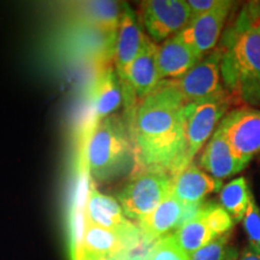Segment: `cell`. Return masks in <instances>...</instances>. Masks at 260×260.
<instances>
[{"label":"cell","instance_id":"6da1fadb","mask_svg":"<svg viewBox=\"0 0 260 260\" xmlns=\"http://www.w3.org/2000/svg\"><path fill=\"white\" fill-rule=\"evenodd\" d=\"M183 96L175 81H165L136 106L128 119L134 145V176L146 171L171 177L187 168Z\"/></svg>","mask_w":260,"mask_h":260},{"label":"cell","instance_id":"7a4b0ae2","mask_svg":"<svg viewBox=\"0 0 260 260\" xmlns=\"http://www.w3.org/2000/svg\"><path fill=\"white\" fill-rule=\"evenodd\" d=\"M224 87L260 104V2L243 6L220 41Z\"/></svg>","mask_w":260,"mask_h":260},{"label":"cell","instance_id":"3957f363","mask_svg":"<svg viewBox=\"0 0 260 260\" xmlns=\"http://www.w3.org/2000/svg\"><path fill=\"white\" fill-rule=\"evenodd\" d=\"M83 151L90 175L106 181L122 172L134 158V145L129 125L117 116L98 122L92 133L83 132Z\"/></svg>","mask_w":260,"mask_h":260},{"label":"cell","instance_id":"277c9868","mask_svg":"<svg viewBox=\"0 0 260 260\" xmlns=\"http://www.w3.org/2000/svg\"><path fill=\"white\" fill-rule=\"evenodd\" d=\"M172 190V177L165 172L146 171L134 176L118 194L125 217L141 222L164 201Z\"/></svg>","mask_w":260,"mask_h":260},{"label":"cell","instance_id":"5b68a950","mask_svg":"<svg viewBox=\"0 0 260 260\" xmlns=\"http://www.w3.org/2000/svg\"><path fill=\"white\" fill-rule=\"evenodd\" d=\"M229 100L226 95L206 102L186 104V161L191 164L195 155L211 139L226 115Z\"/></svg>","mask_w":260,"mask_h":260},{"label":"cell","instance_id":"8992f818","mask_svg":"<svg viewBox=\"0 0 260 260\" xmlns=\"http://www.w3.org/2000/svg\"><path fill=\"white\" fill-rule=\"evenodd\" d=\"M222 51L219 47L203 57L193 69L175 80L178 90L186 104L206 102L225 95L220 73Z\"/></svg>","mask_w":260,"mask_h":260},{"label":"cell","instance_id":"52a82bcc","mask_svg":"<svg viewBox=\"0 0 260 260\" xmlns=\"http://www.w3.org/2000/svg\"><path fill=\"white\" fill-rule=\"evenodd\" d=\"M218 128L243 165L260 153V110L241 107L228 112Z\"/></svg>","mask_w":260,"mask_h":260},{"label":"cell","instance_id":"ba28073f","mask_svg":"<svg viewBox=\"0 0 260 260\" xmlns=\"http://www.w3.org/2000/svg\"><path fill=\"white\" fill-rule=\"evenodd\" d=\"M141 19L149 37L161 42L180 34L189 24L191 14L184 0H149L142 4Z\"/></svg>","mask_w":260,"mask_h":260},{"label":"cell","instance_id":"9c48e42d","mask_svg":"<svg viewBox=\"0 0 260 260\" xmlns=\"http://www.w3.org/2000/svg\"><path fill=\"white\" fill-rule=\"evenodd\" d=\"M233 5V2L222 0L216 9L190 19L189 24L180 32V37L200 57H205L218 44Z\"/></svg>","mask_w":260,"mask_h":260},{"label":"cell","instance_id":"30bf717a","mask_svg":"<svg viewBox=\"0 0 260 260\" xmlns=\"http://www.w3.org/2000/svg\"><path fill=\"white\" fill-rule=\"evenodd\" d=\"M141 243L146 245L140 229L122 233L87 223L82 252L90 258L102 260L123 253L134 252Z\"/></svg>","mask_w":260,"mask_h":260},{"label":"cell","instance_id":"8fae6325","mask_svg":"<svg viewBox=\"0 0 260 260\" xmlns=\"http://www.w3.org/2000/svg\"><path fill=\"white\" fill-rule=\"evenodd\" d=\"M159 46L147 37L144 47L121 80L123 87H126L141 102L158 88L161 77L158 69Z\"/></svg>","mask_w":260,"mask_h":260},{"label":"cell","instance_id":"7c38bea8","mask_svg":"<svg viewBox=\"0 0 260 260\" xmlns=\"http://www.w3.org/2000/svg\"><path fill=\"white\" fill-rule=\"evenodd\" d=\"M147 35L144 34L133 10L123 4L121 21L117 31L113 63L119 79L125 76L126 71L144 47Z\"/></svg>","mask_w":260,"mask_h":260},{"label":"cell","instance_id":"4fadbf2b","mask_svg":"<svg viewBox=\"0 0 260 260\" xmlns=\"http://www.w3.org/2000/svg\"><path fill=\"white\" fill-rule=\"evenodd\" d=\"M89 102L95 123L111 116L124 104L121 80L110 64L98 69L89 90Z\"/></svg>","mask_w":260,"mask_h":260},{"label":"cell","instance_id":"5bb4252c","mask_svg":"<svg viewBox=\"0 0 260 260\" xmlns=\"http://www.w3.org/2000/svg\"><path fill=\"white\" fill-rule=\"evenodd\" d=\"M86 219L88 224L115 232L129 233L139 229L138 225L126 218L118 201L115 198L100 193L94 182L89 184Z\"/></svg>","mask_w":260,"mask_h":260},{"label":"cell","instance_id":"9a60e30c","mask_svg":"<svg viewBox=\"0 0 260 260\" xmlns=\"http://www.w3.org/2000/svg\"><path fill=\"white\" fill-rule=\"evenodd\" d=\"M222 188V181L216 180L191 162L172 177L171 194L183 206H197L203 205L207 195Z\"/></svg>","mask_w":260,"mask_h":260},{"label":"cell","instance_id":"2e32d148","mask_svg":"<svg viewBox=\"0 0 260 260\" xmlns=\"http://www.w3.org/2000/svg\"><path fill=\"white\" fill-rule=\"evenodd\" d=\"M200 165L205 172L219 181L237 175L246 168L237 159L232 146L219 128L213 133L204 148L200 157Z\"/></svg>","mask_w":260,"mask_h":260},{"label":"cell","instance_id":"e0dca14e","mask_svg":"<svg viewBox=\"0 0 260 260\" xmlns=\"http://www.w3.org/2000/svg\"><path fill=\"white\" fill-rule=\"evenodd\" d=\"M203 59L186 41L175 35L162 42L158 51V69L161 80H178Z\"/></svg>","mask_w":260,"mask_h":260},{"label":"cell","instance_id":"ac0fdd59","mask_svg":"<svg viewBox=\"0 0 260 260\" xmlns=\"http://www.w3.org/2000/svg\"><path fill=\"white\" fill-rule=\"evenodd\" d=\"M183 211V205L170 194L148 217L139 222L138 226L146 245H153L172 229H178Z\"/></svg>","mask_w":260,"mask_h":260},{"label":"cell","instance_id":"d6986e66","mask_svg":"<svg viewBox=\"0 0 260 260\" xmlns=\"http://www.w3.org/2000/svg\"><path fill=\"white\" fill-rule=\"evenodd\" d=\"M123 5L116 2H81L70 6V17L75 22L92 25L107 32H117Z\"/></svg>","mask_w":260,"mask_h":260},{"label":"cell","instance_id":"ffe728a7","mask_svg":"<svg viewBox=\"0 0 260 260\" xmlns=\"http://www.w3.org/2000/svg\"><path fill=\"white\" fill-rule=\"evenodd\" d=\"M172 235L176 239L181 248L189 256L216 240L205 219L203 206L200 207V211L193 219L178 228Z\"/></svg>","mask_w":260,"mask_h":260},{"label":"cell","instance_id":"44dd1931","mask_svg":"<svg viewBox=\"0 0 260 260\" xmlns=\"http://www.w3.org/2000/svg\"><path fill=\"white\" fill-rule=\"evenodd\" d=\"M253 198L245 177L234 178L219 191L220 206L232 216L234 222L243 219Z\"/></svg>","mask_w":260,"mask_h":260},{"label":"cell","instance_id":"7402d4cb","mask_svg":"<svg viewBox=\"0 0 260 260\" xmlns=\"http://www.w3.org/2000/svg\"><path fill=\"white\" fill-rule=\"evenodd\" d=\"M240 253L229 243V234L213 240L190 255V260H237Z\"/></svg>","mask_w":260,"mask_h":260},{"label":"cell","instance_id":"603a6c76","mask_svg":"<svg viewBox=\"0 0 260 260\" xmlns=\"http://www.w3.org/2000/svg\"><path fill=\"white\" fill-rule=\"evenodd\" d=\"M203 212L207 225L216 239L228 235L234 226V219L229 213L220 206V204L207 203L203 204Z\"/></svg>","mask_w":260,"mask_h":260},{"label":"cell","instance_id":"cb8c5ba5","mask_svg":"<svg viewBox=\"0 0 260 260\" xmlns=\"http://www.w3.org/2000/svg\"><path fill=\"white\" fill-rule=\"evenodd\" d=\"M145 260H190V256L181 248L174 235H167L151 246Z\"/></svg>","mask_w":260,"mask_h":260},{"label":"cell","instance_id":"d4e9b609","mask_svg":"<svg viewBox=\"0 0 260 260\" xmlns=\"http://www.w3.org/2000/svg\"><path fill=\"white\" fill-rule=\"evenodd\" d=\"M242 224L249 247L260 253V207L256 204L254 197L252 198L248 210L243 217Z\"/></svg>","mask_w":260,"mask_h":260},{"label":"cell","instance_id":"484cf974","mask_svg":"<svg viewBox=\"0 0 260 260\" xmlns=\"http://www.w3.org/2000/svg\"><path fill=\"white\" fill-rule=\"evenodd\" d=\"M220 2L222 0H188L187 4L189 6L191 19L216 9L220 4Z\"/></svg>","mask_w":260,"mask_h":260},{"label":"cell","instance_id":"4316f807","mask_svg":"<svg viewBox=\"0 0 260 260\" xmlns=\"http://www.w3.org/2000/svg\"><path fill=\"white\" fill-rule=\"evenodd\" d=\"M237 260H260V253L255 252L254 249L248 247V248H245L240 253Z\"/></svg>","mask_w":260,"mask_h":260},{"label":"cell","instance_id":"83f0119b","mask_svg":"<svg viewBox=\"0 0 260 260\" xmlns=\"http://www.w3.org/2000/svg\"><path fill=\"white\" fill-rule=\"evenodd\" d=\"M102 260H145V256L140 254H134L133 252H130V253H123V254H118V255L111 256V258H106Z\"/></svg>","mask_w":260,"mask_h":260},{"label":"cell","instance_id":"f1b7e54d","mask_svg":"<svg viewBox=\"0 0 260 260\" xmlns=\"http://www.w3.org/2000/svg\"><path fill=\"white\" fill-rule=\"evenodd\" d=\"M73 260H100V259H94V258H90V256L86 255V254H81L80 256H77V258H74Z\"/></svg>","mask_w":260,"mask_h":260}]
</instances>
